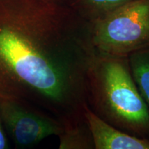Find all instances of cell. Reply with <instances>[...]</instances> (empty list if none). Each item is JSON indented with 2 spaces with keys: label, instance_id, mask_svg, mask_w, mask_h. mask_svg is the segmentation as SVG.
Masks as SVG:
<instances>
[{
  "label": "cell",
  "instance_id": "6da1fadb",
  "mask_svg": "<svg viewBox=\"0 0 149 149\" xmlns=\"http://www.w3.org/2000/svg\"><path fill=\"white\" fill-rule=\"evenodd\" d=\"M96 53L88 22L60 1L0 0V68L68 119L83 114Z\"/></svg>",
  "mask_w": 149,
  "mask_h": 149
},
{
  "label": "cell",
  "instance_id": "7a4b0ae2",
  "mask_svg": "<svg viewBox=\"0 0 149 149\" xmlns=\"http://www.w3.org/2000/svg\"><path fill=\"white\" fill-rule=\"evenodd\" d=\"M91 111L105 122L149 139V110L132 75L128 57L97 53L87 74Z\"/></svg>",
  "mask_w": 149,
  "mask_h": 149
},
{
  "label": "cell",
  "instance_id": "3957f363",
  "mask_svg": "<svg viewBox=\"0 0 149 149\" xmlns=\"http://www.w3.org/2000/svg\"><path fill=\"white\" fill-rule=\"evenodd\" d=\"M90 24L97 53L128 57L149 48V0H136Z\"/></svg>",
  "mask_w": 149,
  "mask_h": 149
},
{
  "label": "cell",
  "instance_id": "277c9868",
  "mask_svg": "<svg viewBox=\"0 0 149 149\" xmlns=\"http://www.w3.org/2000/svg\"><path fill=\"white\" fill-rule=\"evenodd\" d=\"M1 110L7 128L20 146H31L52 135H59L63 130V126L55 121L29 113L13 104L3 103Z\"/></svg>",
  "mask_w": 149,
  "mask_h": 149
},
{
  "label": "cell",
  "instance_id": "5b68a950",
  "mask_svg": "<svg viewBox=\"0 0 149 149\" xmlns=\"http://www.w3.org/2000/svg\"><path fill=\"white\" fill-rule=\"evenodd\" d=\"M84 115L92 134L95 149H149V139L126 133L105 122L87 104Z\"/></svg>",
  "mask_w": 149,
  "mask_h": 149
},
{
  "label": "cell",
  "instance_id": "8992f818",
  "mask_svg": "<svg viewBox=\"0 0 149 149\" xmlns=\"http://www.w3.org/2000/svg\"><path fill=\"white\" fill-rule=\"evenodd\" d=\"M84 115L66 121L59 134L61 149L95 148L94 141Z\"/></svg>",
  "mask_w": 149,
  "mask_h": 149
},
{
  "label": "cell",
  "instance_id": "52a82bcc",
  "mask_svg": "<svg viewBox=\"0 0 149 149\" xmlns=\"http://www.w3.org/2000/svg\"><path fill=\"white\" fill-rule=\"evenodd\" d=\"M136 0H72L70 8L88 23L100 19Z\"/></svg>",
  "mask_w": 149,
  "mask_h": 149
},
{
  "label": "cell",
  "instance_id": "ba28073f",
  "mask_svg": "<svg viewBox=\"0 0 149 149\" xmlns=\"http://www.w3.org/2000/svg\"><path fill=\"white\" fill-rule=\"evenodd\" d=\"M132 75L149 110V48L128 56Z\"/></svg>",
  "mask_w": 149,
  "mask_h": 149
},
{
  "label": "cell",
  "instance_id": "9c48e42d",
  "mask_svg": "<svg viewBox=\"0 0 149 149\" xmlns=\"http://www.w3.org/2000/svg\"><path fill=\"white\" fill-rule=\"evenodd\" d=\"M7 148V141L6 139L4 134L3 133L2 128L0 126V149H4Z\"/></svg>",
  "mask_w": 149,
  "mask_h": 149
},
{
  "label": "cell",
  "instance_id": "30bf717a",
  "mask_svg": "<svg viewBox=\"0 0 149 149\" xmlns=\"http://www.w3.org/2000/svg\"><path fill=\"white\" fill-rule=\"evenodd\" d=\"M57 1H60V0H57Z\"/></svg>",
  "mask_w": 149,
  "mask_h": 149
}]
</instances>
